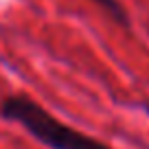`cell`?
Returning a JSON list of instances; mask_svg holds the SVG:
<instances>
[{"mask_svg":"<svg viewBox=\"0 0 149 149\" xmlns=\"http://www.w3.org/2000/svg\"><path fill=\"white\" fill-rule=\"evenodd\" d=\"M0 116L18 123L37 143L46 145L48 149H114L112 145L77 127L66 125L26 92L7 94L0 103Z\"/></svg>","mask_w":149,"mask_h":149,"instance_id":"1","label":"cell"},{"mask_svg":"<svg viewBox=\"0 0 149 149\" xmlns=\"http://www.w3.org/2000/svg\"><path fill=\"white\" fill-rule=\"evenodd\" d=\"M94 2H97V5H101L107 13H112V18L116 20V22H121L123 26H127V24H130L127 11L123 9V5L118 2V0H94Z\"/></svg>","mask_w":149,"mask_h":149,"instance_id":"2","label":"cell"},{"mask_svg":"<svg viewBox=\"0 0 149 149\" xmlns=\"http://www.w3.org/2000/svg\"><path fill=\"white\" fill-rule=\"evenodd\" d=\"M143 110L149 114V99H147V101H143Z\"/></svg>","mask_w":149,"mask_h":149,"instance_id":"3","label":"cell"}]
</instances>
